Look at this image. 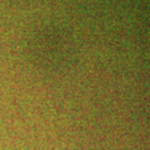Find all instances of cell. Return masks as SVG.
I'll list each match as a JSON object with an SVG mask.
<instances>
[]
</instances>
